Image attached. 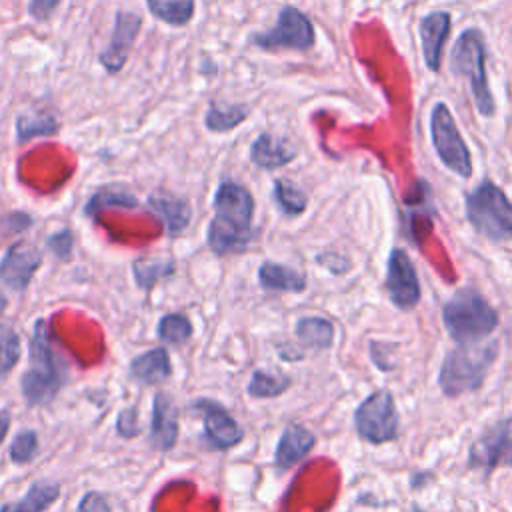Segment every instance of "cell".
<instances>
[{"label": "cell", "instance_id": "6da1fadb", "mask_svg": "<svg viewBox=\"0 0 512 512\" xmlns=\"http://www.w3.org/2000/svg\"><path fill=\"white\" fill-rule=\"evenodd\" d=\"M216 216L208 224L206 240L214 254L242 252L252 238V194L238 182L224 180L214 194Z\"/></svg>", "mask_w": 512, "mask_h": 512}, {"label": "cell", "instance_id": "7a4b0ae2", "mask_svg": "<svg viewBox=\"0 0 512 512\" xmlns=\"http://www.w3.org/2000/svg\"><path fill=\"white\" fill-rule=\"evenodd\" d=\"M442 320L454 342L476 344L494 332L498 312L474 288H460L446 300Z\"/></svg>", "mask_w": 512, "mask_h": 512}, {"label": "cell", "instance_id": "3957f363", "mask_svg": "<svg viewBox=\"0 0 512 512\" xmlns=\"http://www.w3.org/2000/svg\"><path fill=\"white\" fill-rule=\"evenodd\" d=\"M28 368L20 380L28 404H48L64 384V364L50 344L44 320H36Z\"/></svg>", "mask_w": 512, "mask_h": 512}, {"label": "cell", "instance_id": "277c9868", "mask_svg": "<svg viewBox=\"0 0 512 512\" xmlns=\"http://www.w3.org/2000/svg\"><path fill=\"white\" fill-rule=\"evenodd\" d=\"M498 352L496 342L458 344L440 366L438 384L446 396H460L482 386Z\"/></svg>", "mask_w": 512, "mask_h": 512}, {"label": "cell", "instance_id": "5b68a950", "mask_svg": "<svg viewBox=\"0 0 512 512\" xmlns=\"http://www.w3.org/2000/svg\"><path fill=\"white\" fill-rule=\"evenodd\" d=\"M466 218L476 232L494 240H512V202L494 182H480L466 196Z\"/></svg>", "mask_w": 512, "mask_h": 512}, {"label": "cell", "instance_id": "8992f818", "mask_svg": "<svg viewBox=\"0 0 512 512\" xmlns=\"http://www.w3.org/2000/svg\"><path fill=\"white\" fill-rule=\"evenodd\" d=\"M450 66L458 76L468 78L478 112L486 118L492 116L494 98H492L488 76H486V44L478 28H468L458 36L452 48Z\"/></svg>", "mask_w": 512, "mask_h": 512}, {"label": "cell", "instance_id": "52a82bcc", "mask_svg": "<svg viewBox=\"0 0 512 512\" xmlns=\"http://www.w3.org/2000/svg\"><path fill=\"white\" fill-rule=\"evenodd\" d=\"M430 138L432 146L446 168L454 174L468 178L472 174V156L460 136L456 120L446 104L438 102L430 114Z\"/></svg>", "mask_w": 512, "mask_h": 512}, {"label": "cell", "instance_id": "ba28073f", "mask_svg": "<svg viewBox=\"0 0 512 512\" xmlns=\"http://www.w3.org/2000/svg\"><path fill=\"white\" fill-rule=\"evenodd\" d=\"M356 432L370 444L392 442L398 436V412L388 390H376L360 402L354 412Z\"/></svg>", "mask_w": 512, "mask_h": 512}, {"label": "cell", "instance_id": "9c48e42d", "mask_svg": "<svg viewBox=\"0 0 512 512\" xmlns=\"http://www.w3.org/2000/svg\"><path fill=\"white\" fill-rule=\"evenodd\" d=\"M314 40L316 36L310 18L294 6H284L278 12V20L270 30L258 32L250 38V42L262 50H308Z\"/></svg>", "mask_w": 512, "mask_h": 512}, {"label": "cell", "instance_id": "30bf717a", "mask_svg": "<svg viewBox=\"0 0 512 512\" xmlns=\"http://www.w3.org/2000/svg\"><path fill=\"white\" fill-rule=\"evenodd\" d=\"M468 466L484 472L512 466V416L494 422L474 440Z\"/></svg>", "mask_w": 512, "mask_h": 512}, {"label": "cell", "instance_id": "8fae6325", "mask_svg": "<svg viewBox=\"0 0 512 512\" xmlns=\"http://www.w3.org/2000/svg\"><path fill=\"white\" fill-rule=\"evenodd\" d=\"M386 290L400 310H412L420 300V282L414 264L402 248H394L388 256Z\"/></svg>", "mask_w": 512, "mask_h": 512}, {"label": "cell", "instance_id": "7c38bea8", "mask_svg": "<svg viewBox=\"0 0 512 512\" xmlns=\"http://www.w3.org/2000/svg\"><path fill=\"white\" fill-rule=\"evenodd\" d=\"M40 262L42 254L34 244L26 240L14 242L0 260V282L14 292H22L28 288Z\"/></svg>", "mask_w": 512, "mask_h": 512}, {"label": "cell", "instance_id": "4fadbf2b", "mask_svg": "<svg viewBox=\"0 0 512 512\" xmlns=\"http://www.w3.org/2000/svg\"><path fill=\"white\" fill-rule=\"evenodd\" d=\"M194 408L202 414L204 438L212 448L228 450L242 440L244 430L222 404L202 398L194 402Z\"/></svg>", "mask_w": 512, "mask_h": 512}, {"label": "cell", "instance_id": "5bb4252c", "mask_svg": "<svg viewBox=\"0 0 512 512\" xmlns=\"http://www.w3.org/2000/svg\"><path fill=\"white\" fill-rule=\"evenodd\" d=\"M142 26V16L130 10H118L114 18V30L108 46L98 54L100 64L108 74H116L126 64L128 52Z\"/></svg>", "mask_w": 512, "mask_h": 512}, {"label": "cell", "instance_id": "9a60e30c", "mask_svg": "<svg viewBox=\"0 0 512 512\" xmlns=\"http://www.w3.org/2000/svg\"><path fill=\"white\" fill-rule=\"evenodd\" d=\"M450 14L444 10H436L426 14L420 20V40H422V54L426 60V66L432 72L440 70V62H442V50H444V42L450 34Z\"/></svg>", "mask_w": 512, "mask_h": 512}, {"label": "cell", "instance_id": "2e32d148", "mask_svg": "<svg viewBox=\"0 0 512 512\" xmlns=\"http://www.w3.org/2000/svg\"><path fill=\"white\" fill-rule=\"evenodd\" d=\"M178 438V410L170 396L158 392L152 402L150 442L158 450H170Z\"/></svg>", "mask_w": 512, "mask_h": 512}, {"label": "cell", "instance_id": "e0dca14e", "mask_svg": "<svg viewBox=\"0 0 512 512\" xmlns=\"http://www.w3.org/2000/svg\"><path fill=\"white\" fill-rule=\"evenodd\" d=\"M314 444H316V438L308 428H304L302 424H288L282 430L280 440L276 444V452H274L276 466L280 470L292 468L314 448Z\"/></svg>", "mask_w": 512, "mask_h": 512}, {"label": "cell", "instance_id": "ac0fdd59", "mask_svg": "<svg viewBox=\"0 0 512 512\" xmlns=\"http://www.w3.org/2000/svg\"><path fill=\"white\" fill-rule=\"evenodd\" d=\"M296 158V148L274 134L262 132L250 146V160L262 170H276Z\"/></svg>", "mask_w": 512, "mask_h": 512}, {"label": "cell", "instance_id": "d6986e66", "mask_svg": "<svg viewBox=\"0 0 512 512\" xmlns=\"http://www.w3.org/2000/svg\"><path fill=\"white\" fill-rule=\"evenodd\" d=\"M148 208L162 220L170 236H178L192 216L188 202L172 194H152L148 198Z\"/></svg>", "mask_w": 512, "mask_h": 512}, {"label": "cell", "instance_id": "ffe728a7", "mask_svg": "<svg viewBox=\"0 0 512 512\" xmlns=\"http://www.w3.org/2000/svg\"><path fill=\"white\" fill-rule=\"evenodd\" d=\"M172 372L166 348H152L130 362V378L140 384H158L168 380Z\"/></svg>", "mask_w": 512, "mask_h": 512}, {"label": "cell", "instance_id": "44dd1931", "mask_svg": "<svg viewBox=\"0 0 512 512\" xmlns=\"http://www.w3.org/2000/svg\"><path fill=\"white\" fill-rule=\"evenodd\" d=\"M258 282L268 292H302L306 288V276L302 272L270 260L258 268Z\"/></svg>", "mask_w": 512, "mask_h": 512}, {"label": "cell", "instance_id": "7402d4cb", "mask_svg": "<svg viewBox=\"0 0 512 512\" xmlns=\"http://www.w3.org/2000/svg\"><path fill=\"white\" fill-rule=\"evenodd\" d=\"M60 494L56 482L40 480L30 486L26 496L18 502H8L0 508V512H44Z\"/></svg>", "mask_w": 512, "mask_h": 512}, {"label": "cell", "instance_id": "603a6c76", "mask_svg": "<svg viewBox=\"0 0 512 512\" xmlns=\"http://www.w3.org/2000/svg\"><path fill=\"white\" fill-rule=\"evenodd\" d=\"M296 338L314 350L330 348L334 340V326L330 320L320 316H304L296 322Z\"/></svg>", "mask_w": 512, "mask_h": 512}, {"label": "cell", "instance_id": "cb8c5ba5", "mask_svg": "<svg viewBox=\"0 0 512 512\" xmlns=\"http://www.w3.org/2000/svg\"><path fill=\"white\" fill-rule=\"evenodd\" d=\"M248 118V108L244 104H230V106H222L218 102H212L204 124L210 132H228L232 128H236L240 122H244Z\"/></svg>", "mask_w": 512, "mask_h": 512}, {"label": "cell", "instance_id": "d4e9b609", "mask_svg": "<svg viewBox=\"0 0 512 512\" xmlns=\"http://www.w3.org/2000/svg\"><path fill=\"white\" fill-rule=\"evenodd\" d=\"M148 10L170 26H184L194 14V0H146Z\"/></svg>", "mask_w": 512, "mask_h": 512}, {"label": "cell", "instance_id": "484cf974", "mask_svg": "<svg viewBox=\"0 0 512 512\" xmlns=\"http://www.w3.org/2000/svg\"><path fill=\"white\" fill-rule=\"evenodd\" d=\"M138 204L136 196L120 186H106L98 190L86 204V214L96 218L104 208L116 206V208H134Z\"/></svg>", "mask_w": 512, "mask_h": 512}, {"label": "cell", "instance_id": "4316f807", "mask_svg": "<svg viewBox=\"0 0 512 512\" xmlns=\"http://www.w3.org/2000/svg\"><path fill=\"white\" fill-rule=\"evenodd\" d=\"M290 386V378L270 370H254L246 390L252 398H274Z\"/></svg>", "mask_w": 512, "mask_h": 512}, {"label": "cell", "instance_id": "83f0119b", "mask_svg": "<svg viewBox=\"0 0 512 512\" xmlns=\"http://www.w3.org/2000/svg\"><path fill=\"white\" fill-rule=\"evenodd\" d=\"M274 200L278 204V208L286 214V216H298L306 210L308 198L306 194L290 180H276L274 182Z\"/></svg>", "mask_w": 512, "mask_h": 512}, {"label": "cell", "instance_id": "f1b7e54d", "mask_svg": "<svg viewBox=\"0 0 512 512\" xmlns=\"http://www.w3.org/2000/svg\"><path fill=\"white\" fill-rule=\"evenodd\" d=\"M58 130V122L54 116L46 112H34V114H22L16 122V136L18 142H26L34 136H46L54 134Z\"/></svg>", "mask_w": 512, "mask_h": 512}, {"label": "cell", "instance_id": "f546056e", "mask_svg": "<svg viewBox=\"0 0 512 512\" xmlns=\"http://www.w3.org/2000/svg\"><path fill=\"white\" fill-rule=\"evenodd\" d=\"M156 332L164 344H182L192 336V324L188 316L180 312H172L160 318Z\"/></svg>", "mask_w": 512, "mask_h": 512}, {"label": "cell", "instance_id": "4dcf8cb0", "mask_svg": "<svg viewBox=\"0 0 512 512\" xmlns=\"http://www.w3.org/2000/svg\"><path fill=\"white\" fill-rule=\"evenodd\" d=\"M132 272L136 278V284L142 290H150L160 278L168 276L172 272L170 262L158 260V258H140L132 264Z\"/></svg>", "mask_w": 512, "mask_h": 512}, {"label": "cell", "instance_id": "1f68e13d", "mask_svg": "<svg viewBox=\"0 0 512 512\" xmlns=\"http://www.w3.org/2000/svg\"><path fill=\"white\" fill-rule=\"evenodd\" d=\"M22 354L20 336L14 328L0 324V378L14 370Z\"/></svg>", "mask_w": 512, "mask_h": 512}, {"label": "cell", "instance_id": "d6a6232c", "mask_svg": "<svg viewBox=\"0 0 512 512\" xmlns=\"http://www.w3.org/2000/svg\"><path fill=\"white\" fill-rule=\"evenodd\" d=\"M38 450V436L34 430H22L14 436L10 444V458L16 464H26L34 458Z\"/></svg>", "mask_w": 512, "mask_h": 512}, {"label": "cell", "instance_id": "836d02e7", "mask_svg": "<svg viewBox=\"0 0 512 512\" xmlns=\"http://www.w3.org/2000/svg\"><path fill=\"white\" fill-rule=\"evenodd\" d=\"M48 248L62 260L70 258L72 254V244H74V236L70 230H60V232H54L50 238H48Z\"/></svg>", "mask_w": 512, "mask_h": 512}, {"label": "cell", "instance_id": "e575fe53", "mask_svg": "<svg viewBox=\"0 0 512 512\" xmlns=\"http://www.w3.org/2000/svg\"><path fill=\"white\" fill-rule=\"evenodd\" d=\"M76 512H110V504L100 492L90 490L80 498Z\"/></svg>", "mask_w": 512, "mask_h": 512}, {"label": "cell", "instance_id": "d590c367", "mask_svg": "<svg viewBox=\"0 0 512 512\" xmlns=\"http://www.w3.org/2000/svg\"><path fill=\"white\" fill-rule=\"evenodd\" d=\"M58 4H60V0H30V4H28V14H30L34 20L44 22V20H48V18L54 14V10L58 8Z\"/></svg>", "mask_w": 512, "mask_h": 512}, {"label": "cell", "instance_id": "8d00e7d4", "mask_svg": "<svg viewBox=\"0 0 512 512\" xmlns=\"http://www.w3.org/2000/svg\"><path fill=\"white\" fill-rule=\"evenodd\" d=\"M136 424H138V412H136V408L130 406V408H126L124 412H120V416H118V432H120L122 436L130 438V436L138 434L140 428H138Z\"/></svg>", "mask_w": 512, "mask_h": 512}, {"label": "cell", "instance_id": "74e56055", "mask_svg": "<svg viewBox=\"0 0 512 512\" xmlns=\"http://www.w3.org/2000/svg\"><path fill=\"white\" fill-rule=\"evenodd\" d=\"M8 428H10V412L6 408L0 410V444L4 442L6 434H8Z\"/></svg>", "mask_w": 512, "mask_h": 512}]
</instances>
